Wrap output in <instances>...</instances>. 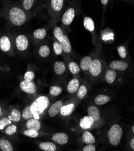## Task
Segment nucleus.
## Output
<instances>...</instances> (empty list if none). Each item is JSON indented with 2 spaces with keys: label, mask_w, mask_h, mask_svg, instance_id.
Returning a JSON list of instances; mask_svg holds the SVG:
<instances>
[{
  "label": "nucleus",
  "mask_w": 134,
  "mask_h": 151,
  "mask_svg": "<svg viewBox=\"0 0 134 151\" xmlns=\"http://www.w3.org/2000/svg\"><path fill=\"white\" fill-rule=\"evenodd\" d=\"M50 105V100L46 96H41L37 98L30 105V110L33 114V117L37 119L41 118Z\"/></svg>",
  "instance_id": "obj_1"
},
{
  "label": "nucleus",
  "mask_w": 134,
  "mask_h": 151,
  "mask_svg": "<svg viewBox=\"0 0 134 151\" xmlns=\"http://www.w3.org/2000/svg\"><path fill=\"white\" fill-rule=\"evenodd\" d=\"M9 19L12 24L15 26H21L27 21V16L25 12L20 7H12L9 11Z\"/></svg>",
  "instance_id": "obj_2"
},
{
  "label": "nucleus",
  "mask_w": 134,
  "mask_h": 151,
  "mask_svg": "<svg viewBox=\"0 0 134 151\" xmlns=\"http://www.w3.org/2000/svg\"><path fill=\"white\" fill-rule=\"evenodd\" d=\"M105 66L104 60L99 56H96L89 66L88 72L93 78H98L102 74Z\"/></svg>",
  "instance_id": "obj_3"
},
{
  "label": "nucleus",
  "mask_w": 134,
  "mask_h": 151,
  "mask_svg": "<svg viewBox=\"0 0 134 151\" xmlns=\"http://www.w3.org/2000/svg\"><path fill=\"white\" fill-rule=\"evenodd\" d=\"M123 135V129L120 125H113L108 132V137L109 143L114 146H117L120 143Z\"/></svg>",
  "instance_id": "obj_4"
},
{
  "label": "nucleus",
  "mask_w": 134,
  "mask_h": 151,
  "mask_svg": "<svg viewBox=\"0 0 134 151\" xmlns=\"http://www.w3.org/2000/svg\"><path fill=\"white\" fill-rule=\"evenodd\" d=\"M79 99L76 96V98H71L65 103H64L60 111L61 115L64 117H67L71 115L75 110L78 104L79 103Z\"/></svg>",
  "instance_id": "obj_5"
},
{
  "label": "nucleus",
  "mask_w": 134,
  "mask_h": 151,
  "mask_svg": "<svg viewBox=\"0 0 134 151\" xmlns=\"http://www.w3.org/2000/svg\"><path fill=\"white\" fill-rule=\"evenodd\" d=\"M76 15V9L74 7H69L62 14L61 21L62 24L65 26L71 25Z\"/></svg>",
  "instance_id": "obj_6"
},
{
  "label": "nucleus",
  "mask_w": 134,
  "mask_h": 151,
  "mask_svg": "<svg viewBox=\"0 0 134 151\" xmlns=\"http://www.w3.org/2000/svg\"><path fill=\"white\" fill-rule=\"evenodd\" d=\"M20 88L22 91L28 94H34L37 90V87L33 81L23 80L20 85Z\"/></svg>",
  "instance_id": "obj_7"
},
{
  "label": "nucleus",
  "mask_w": 134,
  "mask_h": 151,
  "mask_svg": "<svg viewBox=\"0 0 134 151\" xmlns=\"http://www.w3.org/2000/svg\"><path fill=\"white\" fill-rule=\"evenodd\" d=\"M17 49L20 51H25L28 47V40L27 37L23 35H18L15 40Z\"/></svg>",
  "instance_id": "obj_8"
},
{
  "label": "nucleus",
  "mask_w": 134,
  "mask_h": 151,
  "mask_svg": "<svg viewBox=\"0 0 134 151\" xmlns=\"http://www.w3.org/2000/svg\"><path fill=\"white\" fill-rule=\"evenodd\" d=\"M51 140H53V142H55L58 145H64L68 143L69 137L68 135L66 133L57 132L53 135Z\"/></svg>",
  "instance_id": "obj_9"
},
{
  "label": "nucleus",
  "mask_w": 134,
  "mask_h": 151,
  "mask_svg": "<svg viewBox=\"0 0 134 151\" xmlns=\"http://www.w3.org/2000/svg\"><path fill=\"white\" fill-rule=\"evenodd\" d=\"M64 105V102L61 100H59L53 103L50 107L48 113L50 117H53L60 113L61 109Z\"/></svg>",
  "instance_id": "obj_10"
},
{
  "label": "nucleus",
  "mask_w": 134,
  "mask_h": 151,
  "mask_svg": "<svg viewBox=\"0 0 134 151\" xmlns=\"http://www.w3.org/2000/svg\"><path fill=\"white\" fill-rule=\"evenodd\" d=\"M95 124L94 120L92 117L89 116H84L80 120L79 126L80 127L84 130H87L91 129Z\"/></svg>",
  "instance_id": "obj_11"
},
{
  "label": "nucleus",
  "mask_w": 134,
  "mask_h": 151,
  "mask_svg": "<svg viewBox=\"0 0 134 151\" xmlns=\"http://www.w3.org/2000/svg\"><path fill=\"white\" fill-rule=\"evenodd\" d=\"M129 67V64L122 60H114L109 64V68L115 70L124 71Z\"/></svg>",
  "instance_id": "obj_12"
},
{
  "label": "nucleus",
  "mask_w": 134,
  "mask_h": 151,
  "mask_svg": "<svg viewBox=\"0 0 134 151\" xmlns=\"http://www.w3.org/2000/svg\"><path fill=\"white\" fill-rule=\"evenodd\" d=\"M88 114L93 119L95 123L98 122L100 119V113L99 109L95 105H91L88 108Z\"/></svg>",
  "instance_id": "obj_13"
},
{
  "label": "nucleus",
  "mask_w": 134,
  "mask_h": 151,
  "mask_svg": "<svg viewBox=\"0 0 134 151\" xmlns=\"http://www.w3.org/2000/svg\"><path fill=\"white\" fill-rule=\"evenodd\" d=\"M64 0H50V7L54 13H60L64 7Z\"/></svg>",
  "instance_id": "obj_14"
},
{
  "label": "nucleus",
  "mask_w": 134,
  "mask_h": 151,
  "mask_svg": "<svg viewBox=\"0 0 134 151\" xmlns=\"http://www.w3.org/2000/svg\"><path fill=\"white\" fill-rule=\"evenodd\" d=\"M94 57L93 55H87L82 58L80 62L79 66L80 69H82L84 72L88 71L89 66L91 65V63L93 61V60Z\"/></svg>",
  "instance_id": "obj_15"
},
{
  "label": "nucleus",
  "mask_w": 134,
  "mask_h": 151,
  "mask_svg": "<svg viewBox=\"0 0 134 151\" xmlns=\"http://www.w3.org/2000/svg\"><path fill=\"white\" fill-rule=\"evenodd\" d=\"M26 127L29 129L39 131L41 128V123L39 119L33 117L27 120L26 122Z\"/></svg>",
  "instance_id": "obj_16"
},
{
  "label": "nucleus",
  "mask_w": 134,
  "mask_h": 151,
  "mask_svg": "<svg viewBox=\"0 0 134 151\" xmlns=\"http://www.w3.org/2000/svg\"><path fill=\"white\" fill-rule=\"evenodd\" d=\"M80 86V81L77 78L71 80L67 85V91L70 93H74L78 91Z\"/></svg>",
  "instance_id": "obj_17"
},
{
  "label": "nucleus",
  "mask_w": 134,
  "mask_h": 151,
  "mask_svg": "<svg viewBox=\"0 0 134 151\" xmlns=\"http://www.w3.org/2000/svg\"><path fill=\"white\" fill-rule=\"evenodd\" d=\"M11 48V43L9 38L4 36L0 38V49L3 52H8Z\"/></svg>",
  "instance_id": "obj_18"
},
{
  "label": "nucleus",
  "mask_w": 134,
  "mask_h": 151,
  "mask_svg": "<svg viewBox=\"0 0 134 151\" xmlns=\"http://www.w3.org/2000/svg\"><path fill=\"white\" fill-rule=\"evenodd\" d=\"M53 69L55 73L57 75H61L65 73L66 70V65L62 61H57L54 63Z\"/></svg>",
  "instance_id": "obj_19"
},
{
  "label": "nucleus",
  "mask_w": 134,
  "mask_h": 151,
  "mask_svg": "<svg viewBox=\"0 0 134 151\" xmlns=\"http://www.w3.org/2000/svg\"><path fill=\"white\" fill-rule=\"evenodd\" d=\"M83 25L86 29L91 33L95 32V25L94 21L92 18L88 17H86L83 19Z\"/></svg>",
  "instance_id": "obj_20"
},
{
  "label": "nucleus",
  "mask_w": 134,
  "mask_h": 151,
  "mask_svg": "<svg viewBox=\"0 0 134 151\" xmlns=\"http://www.w3.org/2000/svg\"><path fill=\"white\" fill-rule=\"evenodd\" d=\"M116 77H117V72L115 70L110 68L106 71L105 75V78L106 81L108 84H112L115 80Z\"/></svg>",
  "instance_id": "obj_21"
},
{
  "label": "nucleus",
  "mask_w": 134,
  "mask_h": 151,
  "mask_svg": "<svg viewBox=\"0 0 134 151\" xmlns=\"http://www.w3.org/2000/svg\"><path fill=\"white\" fill-rule=\"evenodd\" d=\"M40 149L43 151H55L57 150L56 145L50 142H42L39 145Z\"/></svg>",
  "instance_id": "obj_22"
},
{
  "label": "nucleus",
  "mask_w": 134,
  "mask_h": 151,
  "mask_svg": "<svg viewBox=\"0 0 134 151\" xmlns=\"http://www.w3.org/2000/svg\"><path fill=\"white\" fill-rule=\"evenodd\" d=\"M82 141L86 145L94 144L96 142V139L91 132L88 131H85L82 135Z\"/></svg>",
  "instance_id": "obj_23"
},
{
  "label": "nucleus",
  "mask_w": 134,
  "mask_h": 151,
  "mask_svg": "<svg viewBox=\"0 0 134 151\" xmlns=\"http://www.w3.org/2000/svg\"><path fill=\"white\" fill-rule=\"evenodd\" d=\"M62 44V49H63V51L67 54H69L72 51V47H71V45L70 41V39L68 37L67 35H65L64 36V39L63 42L61 43Z\"/></svg>",
  "instance_id": "obj_24"
},
{
  "label": "nucleus",
  "mask_w": 134,
  "mask_h": 151,
  "mask_svg": "<svg viewBox=\"0 0 134 151\" xmlns=\"http://www.w3.org/2000/svg\"><path fill=\"white\" fill-rule=\"evenodd\" d=\"M111 101V98L106 95H99L94 99V103L97 105L106 104Z\"/></svg>",
  "instance_id": "obj_25"
},
{
  "label": "nucleus",
  "mask_w": 134,
  "mask_h": 151,
  "mask_svg": "<svg viewBox=\"0 0 134 151\" xmlns=\"http://www.w3.org/2000/svg\"><path fill=\"white\" fill-rule=\"evenodd\" d=\"M53 35H54V38L57 41H59V42H61V43H62L63 42L64 39L65 34L64 33L63 30L61 27H56L54 29Z\"/></svg>",
  "instance_id": "obj_26"
},
{
  "label": "nucleus",
  "mask_w": 134,
  "mask_h": 151,
  "mask_svg": "<svg viewBox=\"0 0 134 151\" xmlns=\"http://www.w3.org/2000/svg\"><path fill=\"white\" fill-rule=\"evenodd\" d=\"M0 149L3 151H13V147L11 143L7 139L0 140Z\"/></svg>",
  "instance_id": "obj_27"
},
{
  "label": "nucleus",
  "mask_w": 134,
  "mask_h": 151,
  "mask_svg": "<svg viewBox=\"0 0 134 151\" xmlns=\"http://www.w3.org/2000/svg\"><path fill=\"white\" fill-rule=\"evenodd\" d=\"M68 68L70 72L73 75L79 74L80 70V68L79 65L74 61H71L68 63Z\"/></svg>",
  "instance_id": "obj_28"
},
{
  "label": "nucleus",
  "mask_w": 134,
  "mask_h": 151,
  "mask_svg": "<svg viewBox=\"0 0 134 151\" xmlns=\"http://www.w3.org/2000/svg\"><path fill=\"white\" fill-rule=\"evenodd\" d=\"M21 117H22V114L21 112L18 110L14 109L11 111L9 118L10 120H12V121L14 122H19L20 121Z\"/></svg>",
  "instance_id": "obj_29"
},
{
  "label": "nucleus",
  "mask_w": 134,
  "mask_h": 151,
  "mask_svg": "<svg viewBox=\"0 0 134 151\" xmlns=\"http://www.w3.org/2000/svg\"><path fill=\"white\" fill-rule=\"evenodd\" d=\"M88 93V88L86 86L82 84L79 86L78 91L76 96L79 100L83 99Z\"/></svg>",
  "instance_id": "obj_30"
},
{
  "label": "nucleus",
  "mask_w": 134,
  "mask_h": 151,
  "mask_svg": "<svg viewBox=\"0 0 134 151\" xmlns=\"http://www.w3.org/2000/svg\"><path fill=\"white\" fill-rule=\"evenodd\" d=\"M47 35V31L45 28H38L35 29L33 32V36L35 39L42 40L46 37Z\"/></svg>",
  "instance_id": "obj_31"
},
{
  "label": "nucleus",
  "mask_w": 134,
  "mask_h": 151,
  "mask_svg": "<svg viewBox=\"0 0 134 151\" xmlns=\"http://www.w3.org/2000/svg\"><path fill=\"white\" fill-rule=\"evenodd\" d=\"M38 54L42 58L48 57L50 54V49L47 45H42L39 48Z\"/></svg>",
  "instance_id": "obj_32"
},
{
  "label": "nucleus",
  "mask_w": 134,
  "mask_h": 151,
  "mask_svg": "<svg viewBox=\"0 0 134 151\" xmlns=\"http://www.w3.org/2000/svg\"><path fill=\"white\" fill-rule=\"evenodd\" d=\"M53 50H54V52L55 53L56 55H60L62 54L63 51V49H62V44L61 42H59V41L56 40H54L53 42Z\"/></svg>",
  "instance_id": "obj_33"
},
{
  "label": "nucleus",
  "mask_w": 134,
  "mask_h": 151,
  "mask_svg": "<svg viewBox=\"0 0 134 151\" xmlns=\"http://www.w3.org/2000/svg\"><path fill=\"white\" fill-rule=\"evenodd\" d=\"M49 92L50 95L53 96H57L62 92V88L58 86H53L50 87Z\"/></svg>",
  "instance_id": "obj_34"
},
{
  "label": "nucleus",
  "mask_w": 134,
  "mask_h": 151,
  "mask_svg": "<svg viewBox=\"0 0 134 151\" xmlns=\"http://www.w3.org/2000/svg\"><path fill=\"white\" fill-rule=\"evenodd\" d=\"M24 135L30 138H36L39 136V132L38 131H36L34 129H27L26 130H24L23 133Z\"/></svg>",
  "instance_id": "obj_35"
},
{
  "label": "nucleus",
  "mask_w": 134,
  "mask_h": 151,
  "mask_svg": "<svg viewBox=\"0 0 134 151\" xmlns=\"http://www.w3.org/2000/svg\"><path fill=\"white\" fill-rule=\"evenodd\" d=\"M22 117L25 120H27L30 119H32V118L33 117V114L31 112L30 110V105H28V106H27L24 109V110L22 111Z\"/></svg>",
  "instance_id": "obj_36"
},
{
  "label": "nucleus",
  "mask_w": 134,
  "mask_h": 151,
  "mask_svg": "<svg viewBox=\"0 0 134 151\" xmlns=\"http://www.w3.org/2000/svg\"><path fill=\"white\" fill-rule=\"evenodd\" d=\"M12 123V120L9 117H3L0 120V130L4 129L6 127L10 125Z\"/></svg>",
  "instance_id": "obj_37"
},
{
  "label": "nucleus",
  "mask_w": 134,
  "mask_h": 151,
  "mask_svg": "<svg viewBox=\"0 0 134 151\" xmlns=\"http://www.w3.org/2000/svg\"><path fill=\"white\" fill-rule=\"evenodd\" d=\"M17 131V127L14 124L13 125L10 124L6 128L5 132L8 135H13L14 134H15Z\"/></svg>",
  "instance_id": "obj_38"
},
{
  "label": "nucleus",
  "mask_w": 134,
  "mask_h": 151,
  "mask_svg": "<svg viewBox=\"0 0 134 151\" xmlns=\"http://www.w3.org/2000/svg\"><path fill=\"white\" fill-rule=\"evenodd\" d=\"M35 78V73L32 70L27 71L24 75V80L29 81H33Z\"/></svg>",
  "instance_id": "obj_39"
},
{
  "label": "nucleus",
  "mask_w": 134,
  "mask_h": 151,
  "mask_svg": "<svg viewBox=\"0 0 134 151\" xmlns=\"http://www.w3.org/2000/svg\"><path fill=\"white\" fill-rule=\"evenodd\" d=\"M34 3V0H23V7L25 10H30Z\"/></svg>",
  "instance_id": "obj_40"
},
{
  "label": "nucleus",
  "mask_w": 134,
  "mask_h": 151,
  "mask_svg": "<svg viewBox=\"0 0 134 151\" xmlns=\"http://www.w3.org/2000/svg\"><path fill=\"white\" fill-rule=\"evenodd\" d=\"M118 54L122 58H125L127 56V51L125 46L119 47L117 49Z\"/></svg>",
  "instance_id": "obj_41"
},
{
  "label": "nucleus",
  "mask_w": 134,
  "mask_h": 151,
  "mask_svg": "<svg viewBox=\"0 0 134 151\" xmlns=\"http://www.w3.org/2000/svg\"><path fill=\"white\" fill-rule=\"evenodd\" d=\"M96 149V146L93 144H88L82 149L83 151H95Z\"/></svg>",
  "instance_id": "obj_42"
},
{
  "label": "nucleus",
  "mask_w": 134,
  "mask_h": 151,
  "mask_svg": "<svg viewBox=\"0 0 134 151\" xmlns=\"http://www.w3.org/2000/svg\"><path fill=\"white\" fill-rule=\"evenodd\" d=\"M109 1H110V0H100L101 3V4L103 5V6L104 7H106V6L108 4Z\"/></svg>",
  "instance_id": "obj_43"
},
{
  "label": "nucleus",
  "mask_w": 134,
  "mask_h": 151,
  "mask_svg": "<svg viewBox=\"0 0 134 151\" xmlns=\"http://www.w3.org/2000/svg\"><path fill=\"white\" fill-rule=\"evenodd\" d=\"M130 147H131L133 150H134V137L132 138V139L131 141H130Z\"/></svg>",
  "instance_id": "obj_44"
},
{
  "label": "nucleus",
  "mask_w": 134,
  "mask_h": 151,
  "mask_svg": "<svg viewBox=\"0 0 134 151\" xmlns=\"http://www.w3.org/2000/svg\"><path fill=\"white\" fill-rule=\"evenodd\" d=\"M1 113H2V111H1V106H0V115L1 114Z\"/></svg>",
  "instance_id": "obj_45"
},
{
  "label": "nucleus",
  "mask_w": 134,
  "mask_h": 151,
  "mask_svg": "<svg viewBox=\"0 0 134 151\" xmlns=\"http://www.w3.org/2000/svg\"><path fill=\"white\" fill-rule=\"evenodd\" d=\"M132 131H133V132L134 133V125L132 127Z\"/></svg>",
  "instance_id": "obj_46"
}]
</instances>
